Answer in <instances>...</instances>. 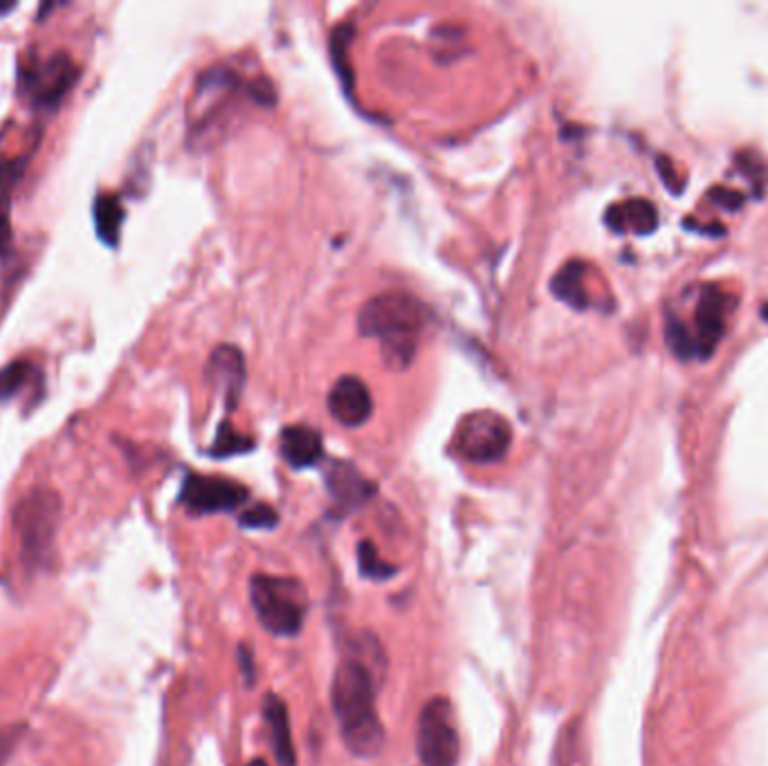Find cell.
Masks as SVG:
<instances>
[{"mask_svg": "<svg viewBox=\"0 0 768 766\" xmlns=\"http://www.w3.org/2000/svg\"><path fill=\"white\" fill-rule=\"evenodd\" d=\"M377 675L360 656H347L331 683V703L344 746L355 757H375L384 746V726L375 705Z\"/></svg>", "mask_w": 768, "mask_h": 766, "instance_id": "cell-1", "label": "cell"}, {"mask_svg": "<svg viewBox=\"0 0 768 766\" xmlns=\"http://www.w3.org/2000/svg\"><path fill=\"white\" fill-rule=\"evenodd\" d=\"M360 333L380 342L390 369H407L418 351L425 328V306L405 291H387L371 297L358 315Z\"/></svg>", "mask_w": 768, "mask_h": 766, "instance_id": "cell-2", "label": "cell"}, {"mask_svg": "<svg viewBox=\"0 0 768 766\" xmlns=\"http://www.w3.org/2000/svg\"><path fill=\"white\" fill-rule=\"evenodd\" d=\"M62 524V497L52 488L28 490L14 508V533L25 569L41 573L54 565Z\"/></svg>", "mask_w": 768, "mask_h": 766, "instance_id": "cell-3", "label": "cell"}, {"mask_svg": "<svg viewBox=\"0 0 768 766\" xmlns=\"http://www.w3.org/2000/svg\"><path fill=\"white\" fill-rule=\"evenodd\" d=\"M250 603L259 623L279 638L297 636L308 614L304 584L286 576L254 573L250 580Z\"/></svg>", "mask_w": 768, "mask_h": 766, "instance_id": "cell-4", "label": "cell"}, {"mask_svg": "<svg viewBox=\"0 0 768 766\" xmlns=\"http://www.w3.org/2000/svg\"><path fill=\"white\" fill-rule=\"evenodd\" d=\"M79 79V66L68 52L25 54L19 64V95L36 111L57 108Z\"/></svg>", "mask_w": 768, "mask_h": 766, "instance_id": "cell-5", "label": "cell"}, {"mask_svg": "<svg viewBox=\"0 0 768 766\" xmlns=\"http://www.w3.org/2000/svg\"><path fill=\"white\" fill-rule=\"evenodd\" d=\"M416 751L425 766H457L461 740L450 699L434 697L423 705L418 715Z\"/></svg>", "mask_w": 768, "mask_h": 766, "instance_id": "cell-6", "label": "cell"}, {"mask_svg": "<svg viewBox=\"0 0 768 766\" xmlns=\"http://www.w3.org/2000/svg\"><path fill=\"white\" fill-rule=\"evenodd\" d=\"M513 441L508 420L495 412H476L461 418L454 431V448L470 463H495L506 457Z\"/></svg>", "mask_w": 768, "mask_h": 766, "instance_id": "cell-7", "label": "cell"}, {"mask_svg": "<svg viewBox=\"0 0 768 766\" xmlns=\"http://www.w3.org/2000/svg\"><path fill=\"white\" fill-rule=\"evenodd\" d=\"M248 500V488L239 481L211 474H189L180 490V504L194 515L237 511Z\"/></svg>", "mask_w": 768, "mask_h": 766, "instance_id": "cell-8", "label": "cell"}, {"mask_svg": "<svg viewBox=\"0 0 768 766\" xmlns=\"http://www.w3.org/2000/svg\"><path fill=\"white\" fill-rule=\"evenodd\" d=\"M328 409L344 427H360L373 412V398L360 377L342 375L328 394Z\"/></svg>", "mask_w": 768, "mask_h": 766, "instance_id": "cell-9", "label": "cell"}, {"mask_svg": "<svg viewBox=\"0 0 768 766\" xmlns=\"http://www.w3.org/2000/svg\"><path fill=\"white\" fill-rule=\"evenodd\" d=\"M207 377L211 385L223 394L228 407H237L245 385V360L243 353L232 344L218 347L207 364Z\"/></svg>", "mask_w": 768, "mask_h": 766, "instance_id": "cell-10", "label": "cell"}, {"mask_svg": "<svg viewBox=\"0 0 768 766\" xmlns=\"http://www.w3.org/2000/svg\"><path fill=\"white\" fill-rule=\"evenodd\" d=\"M326 485L344 511H355L375 495V485L344 461H333L326 470Z\"/></svg>", "mask_w": 768, "mask_h": 766, "instance_id": "cell-11", "label": "cell"}, {"mask_svg": "<svg viewBox=\"0 0 768 766\" xmlns=\"http://www.w3.org/2000/svg\"><path fill=\"white\" fill-rule=\"evenodd\" d=\"M263 718H265L272 753H274V757H277V764L279 766H297V751H295L290 718H288V708H286L284 699L274 692L265 694Z\"/></svg>", "mask_w": 768, "mask_h": 766, "instance_id": "cell-12", "label": "cell"}, {"mask_svg": "<svg viewBox=\"0 0 768 766\" xmlns=\"http://www.w3.org/2000/svg\"><path fill=\"white\" fill-rule=\"evenodd\" d=\"M279 450L290 468H312L323 457L321 434L308 425H288L279 436Z\"/></svg>", "mask_w": 768, "mask_h": 766, "instance_id": "cell-13", "label": "cell"}, {"mask_svg": "<svg viewBox=\"0 0 768 766\" xmlns=\"http://www.w3.org/2000/svg\"><path fill=\"white\" fill-rule=\"evenodd\" d=\"M124 205L120 196L116 194H99L92 203V223L97 230V237L106 243L116 248L120 243L122 226H124Z\"/></svg>", "mask_w": 768, "mask_h": 766, "instance_id": "cell-14", "label": "cell"}, {"mask_svg": "<svg viewBox=\"0 0 768 766\" xmlns=\"http://www.w3.org/2000/svg\"><path fill=\"white\" fill-rule=\"evenodd\" d=\"M41 369L30 360H14L0 369V403L17 398L25 387L41 385Z\"/></svg>", "mask_w": 768, "mask_h": 766, "instance_id": "cell-15", "label": "cell"}, {"mask_svg": "<svg viewBox=\"0 0 768 766\" xmlns=\"http://www.w3.org/2000/svg\"><path fill=\"white\" fill-rule=\"evenodd\" d=\"M553 293L571 304L573 308H584L586 306V288H584V265L580 261L567 263L551 282Z\"/></svg>", "mask_w": 768, "mask_h": 766, "instance_id": "cell-16", "label": "cell"}, {"mask_svg": "<svg viewBox=\"0 0 768 766\" xmlns=\"http://www.w3.org/2000/svg\"><path fill=\"white\" fill-rule=\"evenodd\" d=\"M654 216V209L645 200H629L623 205H616L607 211V223L614 230H625V228H636V230H647L649 223L647 218Z\"/></svg>", "mask_w": 768, "mask_h": 766, "instance_id": "cell-17", "label": "cell"}, {"mask_svg": "<svg viewBox=\"0 0 768 766\" xmlns=\"http://www.w3.org/2000/svg\"><path fill=\"white\" fill-rule=\"evenodd\" d=\"M252 448H254L252 436H243L241 431H237L232 427L230 420H223L221 427H218V434H216L209 455L218 457V459H226V457H232V455L250 452Z\"/></svg>", "mask_w": 768, "mask_h": 766, "instance_id": "cell-18", "label": "cell"}, {"mask_svg": "<svg viewBox=\"0 0 768 766\" xmlns=\"http://www.w3.org/2000/svg\"><path fill=\"white\" fill-rule=\"evenodd\" d=\"M358 565H360V573L369 580H375V582H382V580H390L398 573V569L390 562H384L380 556H377V549L373 546V541H360L358 546Z\"/></svg>", "mask_w": 768, "mask_h": 766, "instance_id": "cell-19", "label": "cell"}, {"mask_svg": "<svg viewBox=\"0 0 768 766\" xmlns=\"http://www.w3.org/2000/svg\"><path fill=\"white\" fill-rule=\"evenodd\" d=\"M351 36H353V25L351 23H344L340 28H336L333 36H331V52H333V64L338 68V75L342 77V81L347 84V77H349V84L353 88V77H351V70L347 68V59H349V43H351Z\"/></svg>", "mask_w": 768, "mask_h": 766, "instance_id": "cell-20", "label": "cell"}, {"mask_svg": "<svg viewBox=\"0 0 768 766\" xmlns=\"http://www.w3.org/2000/svg\"><path fill=\"white\" fill-rule=\"evenodd\" d=\"M239 522L243 528H250V530H270L279 524V515L272 506L259 504V506L245 511Z\"/></svg>", "mask_w": 768, "mask_h": 766, "instance_id": "cell-21", "label": "cell"}, {"mask_svg": "<svg viewBox=\"0 0 768 766\" xmlns=\"http://www.w3.org/2000/svg\"><path fill=\"white\" fill-rule=\"evenodd\" d=\"M12 245V218H10V203L8 198L0 196V254L8 252Z\"/></svg>", "mask_w": 768, "mask_h": 766, "instance_id": "cell-22", "label": "cell"}, {"mask_svg": "<svg viewBox=\"0 0 768 766\" xmlns=\"http://www.w3.org/2000/svg\"><path fill=\"white\" fill-rule=\"evenodd\" d=\"M239 664H241L243 675L248 677V683H252V679H254V666H252V654H250V649H248L245 645L239 647Z\"/></svg>", "mask_w": 768, "mask_h": 766, "instance_id": "cell-23", "label": "cell"}, {"mask_svg": "<svg viewBox=\"0 0 768 766\" xmlns=\"http://www.w3.org/2000/svg\"><path fill=\"white\" fill-rule=\"evenodd\" d=\"M14 8H17V3H12V0H0V17L10 14Z\"/></svg>", "mask_w": 768, "mask_h": 766, "instance_id": "cell-24", "label": "cell"}, {"mask_svg": "<svg viewBox=\"0 0 768 766\" xmlns=\"http://www.w3.org/2000/svg\"><path fill=\"white\" fill-rule=\"evenodd\" d=\"M250 766H267V764H265L263 759H252V762H250Z\"/></svg>", "mask_w": 768, "mask_h": 766, "instance_id": "cell-25", "label": "cell"}]
</instances>
